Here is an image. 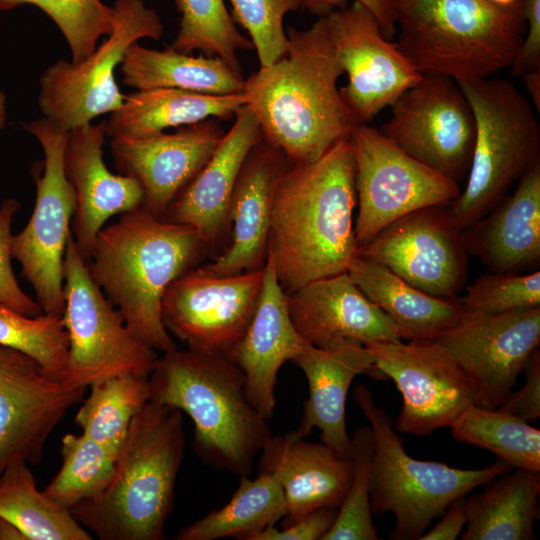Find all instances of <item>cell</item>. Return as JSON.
<instances>
[{
  "label": "cell",
  "mask_w": 540,
  "mask_h": 540,
  "mask_svg": "<svg viewBox=\"0 0 540 540\" xmlns=\"http://www.w3.org/2000/svg\"><path fill=\"white\" fill-rule=\"evenodd\" d=\"M522 10L526 34L510 66L517 76L540 68V0H522Z\"/></svg>",
  "instance_id": "cell-47"
},
{
  "label": "cell",
  "mask_w": 540,
  "mask_h": 540,
  "mask_svg": "<svg viewBox=\"0 0 540 540\" xmlns=\"http://www.w3.org/2000/svg\"><path fill=\"white\" fill-rule=\"evenodd\" d=\"M207 256L193 227L155 217L141 206L101 229L86 263L128 328L165 353L177 346L162 320L163 295L176 278Z\"/></svg>",
  "instance_id": "cell-3"
},
{
  "label": "cell",
  "mask_w": 540,
  "mask_h": 540,
  "mask_svg": "<svg viewBox=\"0 0 540 540\" xmlns=\"http://www.w3.org/2000/svg\"><path fill=\"white\" fill-rule=\"evenodd\" d=\"M287 302L296 331L318 348L402 340L347 272L311 281L287 293Z\"/></svg>",
  "instance_id": "cell-23"
},
{
  "label": "cell",
  "mask_w": 540,
  "mask_h": 540,
  "mask_svg": "<svg viewBox=\"0 0 540 540\" xmlns=\"http://www.w3.org/2000/svg\"><path fill=\"white\" fill-rule=\"evenodd\" d=\"M262 139L259 123L246 106L234 115V123L213 154L174 199L162 219L193 227L207 255L220 256L230 245L232 194L252 148Z\"/></svg>",
  "instance_id": "cell-21"
},
{
  "label": "cell",
  "mask_w": 540,
  "mask_h": 540,
  "mask_svg": "<svg viewBox=\"0 0 540 540\" xmlns=\"http://www.w3.org/2000/svg\"><path fill=\"white\" fill-rule=\"evenodd\" d=\"M399 50L422 74L457 81L510 67L526 34L522 0H389Z\"/></svg>",
  "instance_id": "cell-6"
},
{
  "label": "cell",
  "mask_w": 540,
  "mask_h": 540,
  "mask_svg": "<svg viewBox=\"0 0 540 540\" xmlns=\"http://www.w3.org/2000/svg\"><path fill=\"white\" fill-rule=\"evenodd\" d=\"M242 370L224 353L173 349L148 377L150 400L186 413L194 423L193 450L201 461L240 476L272 435L249 401Z\"/></svg>",
  "instance_id": "cell-5"
},
{
  "label": "cell",
  "mask_w": 540,
  "mask_h": 540,
  "mask_svg": "<svg viewBox=\"0 0 540 540\" xmlns=\"http://www.w3.org/2000/svg\"><path fill=\"white\" fill-rule=\"evenodd\" d=\"M31 4L44 11L65 37L72 62H80L97 47L102 35L113 29V7L101 0H0V10Z\"/></svg>",
  "instance_id": "cell-41"
},
{
  "label": "cell",
  "mask_w": 540,
  "mask_h": 540,
  "mask_svg": "<svg viewBox=\"0 0 540 540\" xmlns=\"http://www.w3.org/2000/svg\"><path fill=\"white\" fill-rule=\"evenodd\" d=\"M301 9L318 17H325L336 9L347 6L349 0H300ZM364 5L376 18L383 34L389 38L397 30L389 0H352Z\"/></svg>",
  "instance_id": "cell-48"
},
{
  "label": "cell",
  "mask_w": 540,
  "mask_h": 540,
  "mask_svg": "<svg viewBox=\"0 0 540 540\" xmlns=\"http://www.w3.org/2000/svg\"><path fill=\"white\" fill-rule=\"evenodd\" d=\"M63 319L69 350L67 381L89 387L109 377L131 374L148 378L157 351L126 325L91 278L72 231L63 262Z\"/></svg>",
  "instance_id": "cell-9"
},
{
  "label": "cell",
  "mask_w": 540,
  "mask_h": 540,
  "mask_svg": "<svg viewBox=\"0 0 540 540\" xmlns=\"http://www.w3.org/2000/svg\"><path fill=\"white\" fill-rule=\"evenodd\" d=\"M259 453V472L274 477L283 490L282 528L316 509L341 505L352 478L351 458L322 442L306 441L295 430L271 435Z\"/></svg>",
  "instance_id": "cell-25"
},
{
  "label": "cell",
  "mask_w": 540,
  "mask_h": 540,
  "mask_svg": "<svg viewBox=\"0 0 540 540\" xmlns=\"http://www.w3.org/2000/svg\"><path fill=\"white\" fill-rule=\"evenodd\" d=\"M523 371L525 383L517 391H511L498 409L530 422L540 417L539 347L531 353Z\"/></svg>",
  "instance_id": "cell-45"
},
{
  "label": "cell",
  "mask_w": 540,
  "mask_h": 540,
  "mask_svg": "<svg viewBox=\"0 0 540 540\" xmlns=\"http://www.w3.org/2000/svg\"><path fill=\"white\" fill-rule=\"evenodd\" d=\"M286 514L283 490L274 477L259 472L254 479L241 476L230 501L181 529L176 540H251L258 532L275 526Z\"/></svg>",
  "instance_id": "cell-33"
},
{
  "label": "cell",
  "mask_w": 540,
  "mask_h": 540,
  "mask_svg": "<svg viewBox=\"0 0 540 540\" xmlns=\"http://www.w3.org/2000/svg\"><path fill=\"white\" fill-rule=\"evenodd\" d=\"M263 278V269L220 276L204 266L194 267L167 287L163 323L188 349L226 354L249 326Z\"/></svg>",
  "instance_id": "cell-15"
},
{
  "label": "cell",
  "mask_w": 540,
  "mask_h": 540,
  "mask_svg": "<svg viewBox=\"0 0 540 540\" xmlns=\"http://www.w3.org/2000/svg\"><path fill=\"white\" fill-rule=\"evenodd\" d=\"M380 132L406 154L459 183L470 169L473 110L457 82L423 74L391 105Z\"/></svg>",
  "instance_id": "cell-13"
},
{
  "label": "cell",
  "mask_w": 540,
  "mask_h": 540,
  "mask_svg": "<svg viewBox=\"0 0 540 540\" xmlns=\"http://www.w3.org/2000/svg\"><path fill=\"white\" fill-rule=\"evenodd\" d=\"M232 18L250 36L260 67L282 58L287 48L283 20L287 13L301 9L300 0H229Z\"/></svg>",
  "instance_id": "cell-43"
},
{
  "label": "cell",
  "mask_w": 540,
  "mask_h": 540,
  "mask_svg": "<svg viewBox=\"0 0 540 540\" xmlns=\"http://www.w3.org/2000/svg\"><path fill=\"white\" fill-rule=\"evenodd\" d=\"M0 345L28 355L51 378L68 382L69 341L62 315L26 316L0 302Z\"/></svg>",
  "instance_id": "cell-39"
},
{
  "label": "cell",
  "mask_w": 540,
  "mask_h": 540,
  "mask_svg": "<svg viewBox=\"0 0 540 540\" xmlns=\"http://www.w3.org/2000/svg\"><path fill=\"white\" fill-rule=\"evenodd\" d=\"M286 162L263 138L249 152L230 204L232 224L228 248L204 267L220 276L259 271L265 266L273 193Z\"/></svg>",
  "instance_id": "cell-26"
},
{
  "label": "cell",
  "mask_w": 540,
  "mask_h": 540,
  "mask_svg": "<svg viewBox=\"0 0 540 540\" xmlns=\"http://www.w3.org/2000/svg\"><path fill=\"white\" fill-rule=\"evenodd\" d=\"M494 3L500 5V6H510L514 3H516L518 0H491Z\"/></svg>",
  "instance_id": "cell-53"
},
{
  "label": "cell",
  "mask_w": 540,
  "mask_h": 540,
  "mask_svg": "<svg viewBox=\"0 0 540 540\" xmlns=\"http://www.w3.org/2000/svg\"><path fill=\"white\" fill-rule=\"evenodd\" d=\"M20 208V203L13 198L5 199L0 205V302L21 314L35 317L44 312L36 300L21 289L12 267V223Z\"/></svg>",
  "instance_id": "cell-44"
},
{
  "label": "cell",
  "mask_w": 540,
  "mask_h": 540,
  "mask_svg": "<svg viewBox=\"0 0 540 540\" xmlns=\"http://www.w3.org/2000/svg\"><path fill=\"white\" fill-rule=\"evenodd\" d=\"M308 382L309 396L296 433L305 438L314 428L321 442L342 458H350L345 409L350 385L361 374L386 379L365 345L346 342L330 348L309 344L294 360Z\"/></svg>",
  "instance_id": "cell-28"
},
{
  "label": "cell",
  "mask_w": 540,
  "mask_h": 540,
  "mask_svg": "<svg viewBox=\"0 0 540 540\" xmlns=\"http://www.w3.org/2000/svg\"><path fill=\"white\" fill-rule=\"evenodd\" d=\"M7 118V100L4 92L0 89V131L5 125Z\"/></svg>",
  "instance_id": "cell-52"
},
{
  "label": "cell",
  "mask_w": 540,
  "mask_h": 540,
  "mask_svg": "<svg viewBox=\"0 0 540 540\" xmlns=\"http://www.w3.org/2000/svg\"><path fill=\"white\" fill-rule=\"evenodd\" d=\"M89 387L75 422L83 434L118 453L132 419L150 400L148 378L123 374L95 381Z\"/></svg>",
  "instance_id": "cell-36"
},
{
  "label": "cell",
  "mask_w": 540,
  "mask_h": 540,
  "mask_svg": "<svg viewBox=\"0 0 540 540\" xmlns=\"http://www.w3.org/2000/svg\"><path fill=\"white\" fill-rule=\"evenodd\" d=\"M0 540H27V538L15 524L0 516Z\"/></svg>",
  "instance_id": "cell-51"
},
{
  "label": "cell",
  "mask_w": 540,
  "mask_h": 540,
  "mask_svg": "<svg viewBox=\"0 0 540 540\" xmlns=\"http://www.w3.org/2000/svg\"><path fill=\"white\" fill-rule=\"evenodd\" d=\"M183 412L152 400L131 421L111 480L70 509L101 540H162L184 454Z\"/></svg>",
  "instance_id": "cell-4"
},
{
  "label": "cell",
  "mask_w": 540,
  "mask_h": 540,
  "mask_svg": "<svg viewBox=\"0 0 540 540\" xmlns=\"http://www.w3.org/2000/svg\"><path fill=\"white\" fill-rule=\"evenodd\" d=\"M112 7V32L88 57L76 63L59 59L40 77L43 118L65 132L116 111L125 97L115 80L117 66L132 44L163 34L158 13L143 0H116Z\"/></svg>",
  "instance_id": "cell-10"
},
{
  "label": "cell",
  "mask_w": 540,
  "mask_h": 540,
  "mask_svg": "<svg viewBox=\"0 0 540 540\" xmlns=\"http://www.w3.org/2000/svg\"><path fill=\"white\" fill-rule=\"evenodd\" d=\"M465 497L454 501L442 514L441 520L425 531L418 540H454L467 524Z\"/></svg>",
  "instance_id": "cell-49"
},
{
  "label": "cell",
  "mask_w": 540,
  "mask_h": 540,
  "mask_svg": "<svg viewBox=\"0 0 540 540\" xmlns=\"http://www.w3.org/2000/svg\"><path fill=\"white\" fill-rule=\"evenodd\" d=\"M356 203L349 138L316 161L296 164L286 159L273 193L268 249L286 293L347 272L358 252Z\"/></svg>",
  "instance_id": "cell-1"
},
{
  "label": "cell",
  "mask_w": 540,
  "mask_h": 540,
  "mask_svg": "<svg viewBox=\"0 0 540 540\" xmlns=\"http://www.w3.org/2000/svg\"><path fill=\"white\" fill-rule=\"evenodd\" d=\"M176 4L181 14L179 31L169 47L187 54L205 52L241 72L238 51L254 47L237 29L224 0H176Z\"/></svg>",
  "instance_id": "cell-38"
},
{
  "label": "cell",
  "mask_w": 540,
  "mask_h": 540,
  "mask_svg": "<svg viewBox=\"0 0 540 540\" xmlns=\"http://www.w3.org/2000/svg\"><path fill=\"white\" fill-rule=\"evenodd\" d=\"M374 438L370 426L359 427L350 438L352 478L332 528L322 540H378L370 506V472Z\"/></svg>",
  "instance_id": "cell-40"
},
{
  "label": "cell",
  "mask_w": 540,
  "mask_h": 540,
  "mask_svg": "<svg viewBox=\"0 0 540 540\" xmlns=\"http://www.w3.org/2000/svg\"><path fill=\"white\" fill-rule=\"evenodd\" d=\"M376 368L402 396L397 432L427 436L450 427L470 405L474 390L466 374L437 340L372 342L365 345Z\"/></svg>",
  "instance_id": "cell-14"
},
{
  "label": "cell",
  "mask_w": 540,
  "mask_h": 540,
  "mask_svg": "<svg viewBox=\"0 0 540 540\" xmlns=\"http://www.w3.org/2000/svg\"><path fill=\"white\" fill-rule=\"evenodd\" d=\"M122 81L137 90L178 88L203 94L244 92L245 78L216 56L195 57L171 47L154 50L132 44L120 65Z\"/></svg>",
  "instance_id": "cell-31"
},
{
  "label": "cell",
  "mask_w": 540,
  "mask_h": 540,
  "mask_svg": "<svg viewBox=\"0 0 540 540\" xmlns=\"http://www.w3.org/2000/svg\"><path fill=\"white\" fill-rule=\"evenodd\" d=\"M466 499L462 540H532L538 517L540 472L512 469Z\"/></svg>",
  "instance_id": "cell-32"
},
{
  "label": "cell",
  "mask_w": 540,
  "mask_h": 540,
  "mask_svg": "<svg viewBox=\"0 0 540 540\" xmlns=\"http://www.w3.org/2000/svg\"><path fill=\"white\" fill-rule=\"evenodd\" d=\"M244 105V92L212 95L178 88L137 90L111 113L107 136L145 137L210 118L228 120Z\"/></svg>",
  "instance_id": "cell-30"
},
{
  "label": "cell",
  "mask_w": 540,
  "mask_h": 540,
  "mask_svg": "<svg viewBox=\"0 0 540 540\" xmlns=\"http://www.w3.org/2000/svg\"><path fill=\"white\" fill-rule=\"evenodd\" d=\"M325 19L339 64L348 76L340 94L359 124H368L422 78L361 3L336 9Z\"/></svg>",
  "instance_id": "cell-17"
},
{
  "label": "cell",
  "mask_w": 540,
  "mask_h": 540,
  "mask_svg": "<svg viewBox=\"0 0 540 540\" xmlns=\"http://www.w3.org/2000/svg\"><path fill=\"white\" fill-rule=\"evenodd\" d=\"M527 92L532 99V105L540 111V68L524 73L522 76Z\"/></svg>",
  "instance_id": "cell-50"
},
{
  "label": "cell",
  "mask_w": 540,
  "mask_h": 540,
  "mask_svg": "<svg viewBox=\"0 0 540 540\" xmlns=\"http://www.w3.org/2000/svg\"><path fill=\"white\" fill-rule=\"evenodd\" d=\"M61 455L62 466L43 492L70 510L102 493L112 478L118 453L83 433H71L62 438Z\"/></svg>",
  "instance_id": "cell-37"
},
{
  "label": "cell",
  "mask_w": 540,
  "mask_h": 540,
  "mask_svg": "<svg viewBox=\"0 0 540 540\" xmlns=\"http://www.w3.org/2000/svg\"><path fill=\"white\" fill-rule=\"evenodd\" d=\"M437 341L474 390L475 405L498 408L540 343V306L466 316Z\"/></svg>",
  "instance_id": "cell-19"
},
{
  "label": "cell",
  "mask_w": 540,
  "mask_h": 540,
  "mask_svg": "<svg viewBox=\"0 0 540 540\" xmlns=\"http://www.w3.org/2000/svg\"><path fill=\"white\" fill-rule=\"evenodd\" d=\"M468 254L488 272L521 274L540 265V161L520 179L514 193L463 229Z\"/></svg>",
  "instance_id": "cell-27"
},
{
  "label": "cell",
  "mask_w": 540,
  "mask_h": 540,
  "mask_svg": "<svg viewBox=\"0 0 540 540\" xmlns=\"http://www.w3.org/2000/svg\"><path fill=\"white\" fill-rule=\"evenodd\" d=\"M460 302L467 316L540 306V271L521 274L488 272L467 287Z\"/></svg>",
  "instance_id": "cell-42"
},
{
  "label": "cell",
  "mask_w": 540,
  "mask_h": 540,
  "mask_svg": "<svg viewBox=\"0 0 540 540\" xmlns=\"http://www.w3.org/2000/svg\"><path fill=\"white\" fill-rule=\"evenodd\" d=\"M457 84L475 118L466 185L447 205L463 230L488 214L510 186L540 161V128L537 111L512 83L486 78Z\"/></svg>",
  "instance_id": "cell-8"
},
{
  "label": "cell",
  "mask_w": 540,
  "mask_h": 540,
  "mask_svg": "<svg viewBox=\"0 0 540 540\" xmlns=\"http://www.w3.org/2000/svg\"><path fill=\"white\" fill-rule=\"evenodd\" d=\"M107 121L78 126L67 133L64 170L76 197L71 231L87 262L96 238L113 216L143 205L144 191L133 177L110 172L103 159Z\"/></svg>",
  "instance_id": "cell-22"
},
{
  "label": "cell",
  "mask_w": 540,
  "mask_h": 540,
  "mask_svg": "<svg viewBox=\"0 0 540 540\" xmlns=\"http://www.w3.org/2000/svg\"><path fill=\"white\" fill-rule=\"evenodd\" d=\"M0 516L27 540H91L71 511L38 490L27 462L10 465L0 476Z\"/></svg>",
  "instance_id": "cell-34"
},
{
  "label": "cell",
  "mask_w": 540,
  "mask_h": 540,
  "mask_svg": "<svg viewBox=\"0 0 540 540\" xmlns=\"http://www.w3.org/2000/svg\"><path fill=\"white\" fill-rule=\"evenodd\" d=\"M337 511L338 508L316 509L287 527H267L255 534L251 540H322L332 528Z\"/></svg>",
  "instance_id": "cell-46"
},
{
  "label": "cell",
  "mask_w": 540,
  "mask_h": 540,
  "mask_svg": "<svg viewBox=\"0 0 540 540\" xmlns=\"http://www.w3.org/2000/svg\"><path fill=\"white\" fill-rule=\"evenodd\" d=\"M40 143L44 159L33 166L35 204L25 227L11 239V255L30 283L42 311L63 315V262L76 205L64 170L67 133L47 119L24 125Z\"/></svg>",
  "instance_id": "cell-11"
},
{
  "label": "cell",
  "mask_w": 540,
  "mask_h": 540,
  "mask_svg": "<svg viewBox=\"0 0 540 540\" xmlns=\"http://www.w3.org/2000/svg\"><path fill=\"white\" fill-rule=\"evenodd\" d=\"M353 399L374 438L371 511L394 515L391 539L418 540L454 501L513 469L498 458L480 469H459L442 462L415 459L405 451L390 416L375 402L367 386L355 387Z\"/></svg>",
  "instance_id": "cell-7"
},
{
  "label": "cell",
  "mask_w": 540,
  "mask_h": 540,
  "mask_svg": "<svg viewBox=\"0 0 540 540\" xmlns=\"http://www.w3.org/2000/svg\"><path fill=\"white\" fill-rule=\"evenodd\" d=\"M450 429L456 441L489 450L514 469L540 472V430L528 421L472 404Z\"/></svg>",
  "instance_id": "cell-35"
},
{
  "label": "cell",
  "mask_w": 540,
  "mask_h": 540,
  "mask_svg": "<svg viewBox=\"0 0 540 540\" xmlns=\"http://www.w3.org/2000/svg\"><path fill=\"white\" fill-rule=\"evenodd\" d=\"M355 161L358 248L395 220L424 207L446 206L457 182L412 158L380 130L359 124L349 136Z\"/></svg>",
  "instance_id": "cell-12"
},
{
  "label": "cell",
  "mask_w": 540,
  "mask_h": 540,
  "mask_svg": "<svg viewBox=\"0 0 540 540\" xmlns=\"http://www.w3.org/2000/svg\"><path fill=\"white\" fill-rule=\"evenodd\" d=\"M263 274L260 298L249 326L226 355L242 370L250 403L269 419L276 407L279 370L310 343L299 335L292 323L287 293L278 282L269 251Z\"/></svg>",
  "instance_id": "cell-24"
},
{
  "label": "cell",
  "mask_w": 540,
  "mask_h": 540,
  "mask_svg": "<svg viewBox=\"0 0 540 540\" xmlns=\"http://www.w3.org/2000/svg\"><path fill=\"white\" fill-rule=\"evenodd\" d=\"M347 273L365 296L394 323L401 339L437 340L467 316L460 297L430 295L384 265L358 254Z\"/></svg>",
  "instance_id": "cell-29"
},
{
  "label": "cell",
  "mask_w": 540,
  "mask_h": 540,
  "mask_svg": "<svg viewBox=\"0 0 540 540\" xmlns=\"http://www.w3.org/2000/svg\"><path fill=\"white\" fill-rule=\"evenodd\" d=\"M224 134L220 120L210 118L179 127L173 133L112 137L110 148L118 172L141 184L142 207L163 218L174 199L209 160Z\"/></svg>",
  "instance_id": "cell-20"
},
{
  "label": "cell",
  "mask_w": 540,
  "mask_h": 540,
  "mask_svg": "<svg viewBox=\"0 0 540 540\" xmlns=\"http://www.w3.org/2000/svg\"><path fill=\"white\" fill-rule=\"evenodd\" d=\"M87 387L51 378L28 355L0 345V476L38 463L48 437Z\"/></svg>",
  "instance_id": "cell-18"
},
{
  "label": "cell",
  "mask_w": 540,
  "mask_h": 540,
  "mask_svg": "<svg viewBox=\"0 0 540 540\" xmlns=\"http://www.w3.org/2000/svg\"><path fill=\"white\" fill-rule=\"evenodd\" d=\"M286 33L284 56L245 79L246 106L270 146L291 163H310L349 138L359 123L337 87L344 71L325 17Z\"/></svg>",
  "instance_id": "cell-2"
},
{
  "label": "cell",
  "mask_w": 540,
  "mask_h": 540,
  "mask_svg": "<svg viewBox=\"0 0 540 540\" xmlns=\"http://www.w3.org/2000/svg\"><path fill=\"white\" fill-rule=\"evenodd\" d=\"M462 232L447 205L428 206L383 228L357 254L430 295L456 298L468 274Z\"/></svg>",
  "instance_id": "cell-16"
}]
</instances>
